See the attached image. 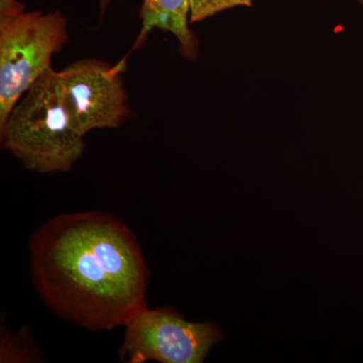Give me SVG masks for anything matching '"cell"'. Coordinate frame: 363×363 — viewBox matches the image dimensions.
<instances>
[{
	"instance_id": "obj_6",
	"label": "cell",
	"mask_w": 363,
	"mask_h": 363,
	"mask_svg": "<svg viewBox=\"0 0 363 363\" xmlns=\"http://www.w3.org/2000/svg\"><path fill=\"white\" fill-rule=\"evenodd\" d=\"M142 32L138 44L155 28L171 33L178 40L180 51L188 60L199 54L197 38L191 30L188 0H143L140 9Z\"/></svg>"
},
{
	"instance_id": "obj_8",
	"label": "cell",
	"mask_w": 363,
	"mask_h": 363,
	"mask_svg": "<svg viewBox=\"0 0 363 363\" xmlns=\"http://www.w3.org/2000/svg\"><path fill=\"white\" fill-rule=\"evenodd\" d=\"M4 342L14 344L16 348L1 351V362H32L37 359L38 355L33 344L28 341V334L25 336L20 334H6Z\"/></svg>"
},
{
	"instance_id": "obj_9",
	"label": "cell",
	"mask_w": 363,
	"mask_h": 363,
	"mask_svg": "<svg viewBox=\"0 0 363 363\" xmlns=\"http://www.w3.org/2000/svg\"><path fill=\"white\" fill-rule=\"evenodd\" d=\"M111 0H100V13L101 16H104L105 11H106L107 6L111 4Z\"/></svg>"
},
{
	"instance_id": "obj_5",
	"label": "cell",
	"mask_w": 363,
	"mask_h": 363,
	"mask_svg": "<svg viewBox=\"0 0 363 363\" xmlns=\"http://www.w3.org/2000/svg\"><path fill=\"white\" fill-rule=\"evenodd\" d=\"M95 59L74 62L58 72L62 96L76 128L83 135L93 130L117 128L131 116L121 72Z\"/></svg>"
},
{
	"instance_id": "obj_10",
	"label": "cell",
	"mask_w": 363,
	"mask_h": 363,
	"mask_svg": "<svg viewBox=\"0 0 363 363\" xmlns=\"http://www.w3.org/2000/svg\"><path fill=\"white\" fill-rule=\"evenodd\" d=\"M358 1H359V4H362V6H363V0H358Z\"/></svg>"
},
{
	"instance_id": "obj_7",
	"label": "cell",
	"mask_w": 363,
	"mask_h": 363,
	"mask_svg": "<svg viewBox=\"0 0 363 363\" xmlns=\"http://www.w3.org/2000/svg\"><path fill=\"white\" fill-rule=\"evenodd\" d=\"M190 23H200L222 11L240 6H252V0H188Z\"/></svg>"
},
{
	"instance_id": "obj_4",
	"label": "cell",
	"mask_w": 363,
	"mask_h": 363,
	"mask_svg": "<svg viewBox=\"0 0 363 363\" xmlns=\"http://www.w3.org/2000/svg\"><path fill=\"white\" fill-rule=\"evenodd\" d=\"M119 357L128 363H201L223 339L220 327L193 323L169 308H143L124 325Z\"/></svg>"
},
{
	"instance_id": "obj_1",
	"label": "cell",
	"mask_w": 363,
	"mask_h": 363,
	"mask_svg": "<svg viewBox=\"0 0 363 363\" xmlns=\"http://www.w3.org/2000/svg\"><path fill=\"white\" fill-rule=\"evenodd\" d=\"M28 250L35 290L62 319L111 330L147 307L145 257L130 229L113 215H57L33 233Z\"/></svg>"
},
{
	"instance_id": "obj_3",
	"label": "cell",
	"mask_w": 363,
	"mask_h": 363,
	"mask_svg": "<svg viewBox=\"0 0 363 363\" xmlns=\"http://www.w3.org/2000/svg\"><path fill=\"white\" fill-rule=\"evenodd\" d=\"M68 39L59 11L26 13L18 0H0V128Z\"/></svg>"
},
{
	"instance_id": "obj_2",
	"label": "cell",
	"mask_w": 363,
	"mask_h": 363,
	"mask_svg": "<svg viewBox=\"0 0 363 363\" xmlns=\"http://www.w3.org/2000/svg\"><path fill=\"white\" fill-rule=\"evenodd\" d=\"M2 147L30 171L68 173L85 150L60 89L58 72L50 68L30 88L0 128Z\"/></svg>"
}]
</instances>
